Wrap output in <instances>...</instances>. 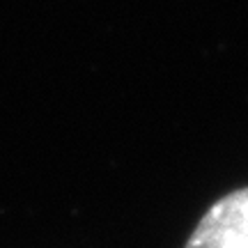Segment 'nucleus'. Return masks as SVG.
I'll return each mask as SVG.
<instances>
[{
    "mask_svg": "<svg viewBox=\"0 0 248 248\" xmlns=\"http://www.w3.org/2000/svg\"><path fill=\"white\" fill-rule=\"evenodd\" d=\"M184 248H248V186L216 200Z\"/></svg>",
    "mask_w": 248,
    "mask_h": 248,
    "instance_id": "f257e3e1",
    "label": "nucleus"
}]
</instances>
